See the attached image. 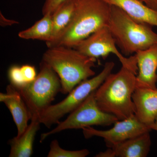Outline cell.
I'll list each match as a JSON object with an SVG mask.
<instances>
[{
    "label": "cell",
    "instance_id": "ba28073f",
    "mask_svg": "<svg viewBox=\"0 0 157 157\" xmlns=\"http://www.w3.org/2000/svg\"><path fill=\"white\" fill-rule=\"evenodd\" d=\"M116 42L108 26L102 28L81 41L74 48L90 57L105 59L110 53L115 55L122 67L137 75L138 67L135 55L127 57L118 50Z\"/></svg>",
    "mask_w": 157,
    "mask_h": 157
},
{
    "label": "cell",
    "instance_id": "ffe728a7",
    "mask_svg": "<svg viewBox=\"0 0 157 157\" xmlns=\"http://www.w3.org/2000/svg\"><path fill=\"white\" fill-rule=\"evenodd\" d=\"M23 76L27 84L35 80L37 75L36 68L32 65L26 64L21 67Z\"/></svg>",
    "mask_w": 157,
    "mask_h": 157
},
{
    "label": "cell",
    "instance_id": "d4e9b609",
    "mask_svg": "<svg viewBox=\"0 0 157 157\" xmlns=\"http://www.w3.org/2000/svg\"><path fill=\"white\" fill-rule=\"evenodd\" d=\"M150 128L151 130L157 131V116L155 118L154 122L151 126Z\"/></svg>",
    "mask_w": 157,
    "mask_h": 157
},
{
    "label": "cell",
    "instance_id": "e0dca14e",
    "mask_svg": "<svg viewBox=\"0 0 157 157\" xmlns=\"http://www.w3.org/2000/svg\"><path fill=\"white\" fill-rule=\"evenodd\" d=\"M52 30V15L47 14L43 15L42 19L37 21L29 28L20 32L18 36L27 40L36 39L48 42L51 41Z\"/></svg>",
    "mask_w": 157,
    "mask_h": 157
},
{
    "label": "cell",
    "instance_id": "7402d4cb",
    "mask_svg": "<svg viewBox=\"0 0 157 157\" xmlns=\"http://www.w3.org/2000/svg\"><path fill=\"white\" fill-rule=\"evenodd\" d=\"M0 18H1V25L2 26L11 25L14 24L18 23V22L17 21H15L6 19V17L3 16L1 12Z\"/></svg>",
    "mask_w": 157,
    "mask_h": 157
},
{
    "label": "cell",
    "instance_id": "4fadbf2b",
    "mask_svg": "<svg viewBox=\"0 0 157 157\" xmlns=\"http://www.w3.org/2000/svg\"><path fill=\"white\" fill-rule=\"evenodd\" d=\"M150 132L107 147L112 148L115 157H146L150 150Z\"/></svg>",
    "mask_w": 157,
    "mask_h": 157
},
{
    "label": "cell",
    "instance_id": "52a82bcc",
    "mask_svg": "<svg viewBox=\"0 0 157 157\" xmlns=\"http://www.w3.org/2000/svg\"><path fill=\"white\" fill-rule=\"evenodd\" d=\"M95 91L70 113L65 121H60L51 131L42 134L40 142H42L50 135L64 130L82 129L94 125L109 126L119 121L115 116L104 112L99 108L95 97Z\"/></svg>",
    "mask_w": 157,
    "mask_h": 157
},
{
    "label": "cell",
    "instance_id": "44dd1931",
    "mask_svg": "<svg viewBox=\"0 0 157 157\" xmlns=\"http://www.w3.org/2000/svg\"><path fill=\"white\" fill-rule=\"evenodd\" d=\"M65 0H45L42 7L43 15L47 14H52L58 6Z\"/></svg>",
    "mask_w": 157,
    "mask_h": 157
},
{
    "label": "cell",
    "instance_id": "8fae6325",
    "mask_svg": "<svg viewBox=\"0 0 157 157\" xmlns=\"http://www.w3.org/2000/svg\"><path fill=\"white\" fill-rule=\"evenodd\" d=\"M0 101L10 110L17 130V136L21 135L28 126L31 114L28 107L17 89L10 84L6 88V93H0Z\"/></svg>",
    "mask_w": 157,
    "mask_h": 157
},
{
    "label": "cell",
    "instance_id": "5bb4252c",
    "mask_svg": "<svg viewBox=\"0 0 157 157\" xmlns=\"http://www.w3.org/2000/svg\"><path fill=\"white\" fill-rule=\"evenodd\" d=\"M118 7L138 22L157 27V11L149 8L140 0H106Z\"/></svg>",
    "mask_w": 157,
    "mask_h": 157
},
{
    "label": "cell",
    "instance_id": "603a6c76",
    "mask_svg": "<svg viewBox=\"0 0 157 157\" xmlns=\"http://www.w3.org/2000/svg\"><path fill=\"white\" fill-rule=\"evenodd\" d=\"M96 157H115L114 152L110 147H108L106 151L100 152V153L96 155Z\"/></svg>",
    "mask_w": 157,
    "mask_h": 157
},
{
    "label": "cell",
    "instance_id": "30bf717a",
    "mask_svg": "<svg viewBox=\"0 0 157 157\" xmlns=\"http://www.w3.org/2000/svg\"><path fill=\"white\" fill-rule=\"evenodd\" d=\"M135 55L138 71L136 76V86L156 88L157 44L138 52Z\"/></svg>",
    "mask_w": 157,
    "mask_h": 157
},
{
    "label": "cell",
    "instance_id": "9a60e30c",
    "mask_svg": "<svg viewBox=\"0 0 157 157\" xmlns=\"http://www.w3.org/2000/svg\"><path fill=\"white\" fill-rule=\"evenodd\" d=\"M31 120L30 124L21 135L9 140V157H30L33 155L34 140L41 123L36 116L32 117Z\"/></svg>",
    "mask_w": 157,
    "mask_h": 157
},
{
    "label": "cell",
    "instance_id": "7c38bea8",
    "mask_svg": "<svg viewBox=\"0 0 157 157\" xmlns=\"http://www.w3.org/2000/svg\"><path fill=\"white\" fill-rule=\"evenodd\" d=\"M132 100L135 106V115L150 128L157 116V88L136 87Z\"/></svg>",
    "mask_w": 157,
    "mask_h": 157
},
{
    "label": "cell",
    "instance_id": "3957f363",
    "mask_svg": "<svg viewBox=\"0 0 157 157\" xmlns=\"http://www.w3.org/2000/svg\"><path fill=\"white\" fill-rule=\"evenodd\" d=\"M42 61L58 76L62 94H69L82 82L94 76L92 68L97 59L86 56L73 48L63 46L48 48Z\"/></svg>",
    "mask_w": 157,
    "mask_h": 157
},
{
    "label": "cell",
    "instance_id": "8992f818",
    "mask_svg": "<svg viewBox=\"0 0 157 157\" xmlns=\"http://www.w3.org/2000/svg\"><path fill=\"white\" fill-rule=\"evenodd\" d=\"M114 66L113 62H107L99 74L82 82L69 93L63 100L58 104L51 105L39 115L40 123L48 128L54 124H58L64 116L76 109L92 93L100 87L111 73Z\"/></svg>",
    "mask_w": 157,
    "mask_h": 157
},
{
    "label": "cell",
    "instance_id": "5b68a950",
    "mask_svg": "<svg viewBox=\"0 0 157 157\" xmlns=\"http://www.w3.org/2000/svg\"><path fill=\"white\" fill-rule=\"evenodd\" d=\"M17 90L28 107L32 117L39 118L61 92V84L56 73L42 60L40 71L35 80Z\"/></svg>",
    "mask_w": 157,
    "mask_h": 157
},
{
    "label": "cell",
    "instance_id": "2e32d148",
    "mask_svg": "<svg viewBox=\"0 0 157 157\" xmlns=\"http://www.w3.org/2000/svg\"><path fill=\"white\" fill-rule=\"evenodd\" d=\"M74 9V0H65L61 3L53 12L52 15V38L50 42H54L58 39L70 23Z\"/></svg>",
    "mask_w": 157,
    "mask_h": 157
},
{
    "label": "cell",
    "instance_id": "cb8c5ba5",
    "mask_svg": "<svg viewBox=\"0 0 157 157\" xmlns=\"http://www.w3.org/2000/svg\"><path fill=\"white\" fill-rule=\"evenodd\" d=\"M149 8L157 11V0H140Z\"/></svg>",
    "mask_w": 157,
    "mask_h": 157
},
{
    "label": "cell",
    "instance_id": "ac0fdd59",
    "mask_svg": "<svg viewBox=\"0 0 157 157\" xmlns=\"http://www.w3.org/2000/svg\"><path fill=\"white\" fill-rule=\"evenodd\" d=\"M90 151L86 149L77 151L66 150L59 146L58 141H52L48 157H85L88 155Z\"/></svg>",
    "mask_w": 157,
    "mask_h": 157
},
{
    "label": "cell",
    "instance_id": "9c48e42d",
    "mask_svg": "<svg viewBox=\"0 0 157 157\" xmlns=\"http://www.w3.org/2000/svg\"><path fill=\"white\" fill-rule=\"evenodd\" d=\"M114 124L112 128L105 131L97 130L91 127L83 128V135L86 139L94 136L102 137L108 147L151 131L135 114L123 120L117 121Z\"/></svg>",
    "mask_w": 157,
    "mask_h": 157
},
{
    "label": "cell",
    "instance_id": "277c9868",
    "mask_svg": "<svg viewBox=\"0 0 157 157\" xmlns=\"http://www.w3.org/2000/svg\"><path fill=\"white\" fill-rule=\"evenodd\" d=\"M108 27L125 56L157 44V33L153 30V26L133 19L117 6H112Z\"/></svg>",
    "mask_w": 157,
    "mask_h": 157
},
{
    "label": "cell",
    "instance_id": "7a4b0ae2",
    "mask_svg": "<svg viewBox=\"0 0 157 157\" xmlns=\"http://www.w3.org/2000/svg\"><path fill=\"white\" fill-rule=\"evenodd\" d=\"M137 74L124 67L116 73H110L95 91L98 107L113 114L119 121L135 114L132 95L136 87Z\"/></svg>",
    "mask_w": 157,
    "mask_h": 157
},
{
    "label": "cell",
    "instance_id": "d6986e66",
    "mask_svg": "<svg viewBox=\"0 0 157 157\" xmlns=\"http://www.w3.org/2000/svg\"><path fill=\"white\" fill-rule=\"evenodd\" d=\"M8 76L11 84L17 89H19L26 85L21 67L14 65L9 68Z\"/></svg>",
    "mask_w": 157,
    "mask_h": 157
},
{
    "label": "cell",
    "instance_id": "6da1fadb",
    "mask_svg": "<svg viewBox=\"0 0 157 157\" xmlns=\"http://www.w3.org/2000/svg\"><path fill=\"white\" fill-rule=\"evenodd\" d=\"M70 23L58 39L46 43L48 48L63 46L74 48L102 28L108 26L112 5L106 0H74Z\"/></svg>",
    "mask_w": 157,
    "mask_h": 157
}]
</instances>
